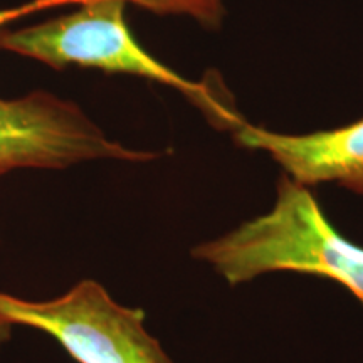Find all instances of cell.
<instances>
[{"label":"cell","instance_id":"cell-3","mask_svg":"<svg viewBox=\"0 0 363 363\" xmlns=\"http://www.w3.org/2000/svg\"><path fill=\"white\" fill-rule=\"evenodd\" d=\"M0 313L49 335L78 363H174L145 328L142 308L115 301L94 279L40 301L0 293Z\"/></svg>","mask_w":363,"mask_h":363},{"label":"cell","instance_id":"cell-5","mask_svg":"<svg viewBox=\"0 0 363 363\" xmlns=\"http://www.w3.org/2000/svg\"><path fill=\"white\" fill-rule=\"evenodd\" d=\"M233 136L240 148L266 152L299 185L337 184L363 195V118L306 135L276 133L244 121Z\"/></svg>","mask_w":363,"mask_h":363},{"label":"cell","instance_id":"cell-4","mask_svg":"<svg viewBox=\"0 0 363 363\" xmlns=\"http://www.w3.org/2000/svg\"><path fill=\"white\" fill-rule=\"evenodd\" d=\"M158 157L110 138L81 106L48 91L0 98V177L99 160L143 163Z\"/></svg>","mask_w":363,"mask_h":363},{"label":"cell","instance_id":"cell-6","mask_svg":"<svg viewBox=\"0 0 363 363\" xmlns=\"http://www.w3.org/2000/svg\"><path fill=\"white\" fill-rule=\"evenodd\" d=\"M79 0H30V2L22 4L19 7L12 9H2L0 11V29H6L12 22L22 19V17L33 16L45 9H54L61 6H76Z\"/></svg>","mask_w":363,"mask_h":363},{"label":"cell","instance_id":"cell-1","mask_svg":"<svg viewBox=\"0 0 363 363\" xmlns=\"http://www.w3.org/2000/svg\"><path fill=\"white\" fill-rule=\"evenodd\" d=\"M190 256L227 284L267 272H299L340 283L363 305V247L337 230L305 185L281 175L269 212L197 244Z\"/></svg>","mask_w":363,"mask_h":363},{"label":"cell","instance_id":"cell-2","mask_svg":"<svg viewBox=\"0 0 363 363\" xmlns=\"http://www.w3.org/2000/svg\"><path fill=\"white\" fill-rule=\"evenodd\" d=\"M126 0H86L74 12L22 29H0V51L62 69L78 66L131 74L170 86L206 113L217 128L235 131L244 120L217 93L194 83L157 61L131 34L125 19Z\"/></svg>","mask_w":363,"mask_h":363},{"label":"cell","instance_id":"cell-7","mask_svg":"<svg viewBox=\"0 0 363 363\" xmlns=\"http://www.w3.org/2000/svg\"><path fill=\"white\" fill-rule=\"evenodd\" d=\"M12 328H13V325L7 320L6 316L2 315V313H0V348H2L4 345L11 340Z\"/></svg>","mask_w":363,"mask_h":363}]
</instances>
